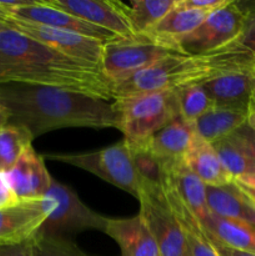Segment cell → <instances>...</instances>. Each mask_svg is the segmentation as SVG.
Instances as JSON below:
<instances>
[{"mask_svg":"<svg viewBox=\"0 0 255 256\" xmlns=\"http://www.w3.org/2000/svg\"><path fill=\"white\" fill-rule=\"evenodd\" d=\"M0 102L9 110L10 124L38 138L66 128L119 129L120 112L114 100L100 99L56 88L0 84Z\"/></svg>","mask_w":255,"mask_h":256,"instance_id":"obj_1","label":"cell"},{"mask_svg":"<svg viewBox=\"0 0 255 256\" xmlns=\"http://www.w3.org/2000/svg\"><path fill=\"white\" fill-rule=\"evenodd\" d=\"M42 85L114 100L99 65L66 56L12 29L0 32V84Z\"/></svg>","mask_w":255,"mask_h":256,"instance_id":"obj_2","label":"cell"},{"mask_svg":"<svg viewBox=\"0 0 255 256\" xmlns=\"http://www.w3.org/2000/svg\"><path fill=\"white\" fill-rule=\"evenodd\" d=\"M255 56L239 42L205 55H172L112 86L114 100L202 85L230 72H252Z\"/></svg>","mask_w":255,"mask_h":256,"instance_id":"obj_3","label":"cell"},{"mask_svg":"<svg viewBox=\"0 0 255 256\" xmlns=\"http://www.w3.org/2000/svg\"><path fill=\"white\" fill-rule=\"evenodd\" d=\"M114 102L120 112L118 130L132 145L144 144L180 118L175 90L118 99Z\"/></svg>","mask_w":255,"mask_h":256,"instance_id":"obj_4","label":"cell"},{"mask_svg":"<svg viewBox=\"0 0 255 256\" xmlns=\"http://www.w3.org/2000/svg\"><path fill=\"white\" fill-rule=\"evenodd\" d=\"M44 159L85 170L104 182L139 198L144 180L138 172L132 146L126 140L105 149L82 154H49Z\"/></svg>","mask_w":255,"mask_h":256,"instance_id":"obj_5","label":"cell"},{"mask_svg":"<svg viewBox=\"0 0 255 256\" xmlns=\"http://www.w3.org/2000/svg\"><path fill=\"white\" fill-rule=\"evenodd\" d=\"M179 54L182 52L159 44L144 35L118 38L104 44L102 70L114 86L142 70L149 69L165 58Z\"/></svg>","mask_w":255,"mask_h":256,"instance_id":"obj_6","label":"cell"},{"mask_svg":"<svg viewBox=\"0 0 255 256\" xmlns=\"http://www.w3.org/2000/svg\"><path fill=\"white\" fill-rule=\"evenodd\" d=\"M248 10L234 0L222 9L208 14L192 32L175 42L174 48L184 55H205L219 52L236 42L246 25Z\"/></svg>","mask_w":255,"mask_h":256,"instance_id":"obj_7","label":"cell"},{"mask_svg":"<svg viewBox=\"0 0 255 256\" xmlns=\"http://www.w3.org/2000/svg\"><path fill=\"white\" fill-rule=\"evenodd\" d=\"M44 199L52 205L49 218L42 225L40 235L60 236L96 230L105 232L109 218L90 209L69 186L52 179V186Z\"/></svg>","mask_w":255,"mask_h":256,"instance_id":"obj_8","label":"cell"},{"mask_svg":"<svg viewBox=\"0 0 255 256\" xmlns=\"http://www.w3.org/2000/svg\"><path fill=\"white\" fill-rule=\"evenodd\" d=\"M138 200L139 216L154 236L162 256H185L184 232L162 185L144 182Z\"/></svg>","mask_w":255,"mask_h":256,"instance_id":"obj_9","label":"cell"},{"mask_svg":"<svg viewBox=\"0 0 255 256\" xmlns=\"http://www.w3.org/2000/svg\"><path fill=\"white\" fill-rule=\"evenodd\" d=\"M8 26L66 55V56L99 65L102 68L104 42H99V40L75 34V32L32 24V22H24V20L15 19V18H12L9 20Z\"/></svg>","mask_w":255,"mask_h":256,"instance_id":"obj_10","label":"cell"},{"mask_svg":"<svg viewBox=\"0 0 255 256\" xmlns=\"http://www.w3.org/2000/svg\"><path fill=\"white\" fill-rule=\"evenodd\" d=\"M52 205L46 199L19 202L0 210V246L32 242L49 218Z\"/></svg>","mask_w":255,"mask_h":256,"instance_id":"obj_11","label":"cell"},{"mask_svg":"<svg viewBox=\"0 0 255 256\" xmlns=\"http://www.w3.org/2000/svg\"><path fill=\"white\" fill-rule=\"evenodd\" d=\"M162 192L185 208L200 222L210 210L206 200V185L189 169L184 162L162 165Z\"/></svg>","mask_w":255,"mask_h":256,"instance_id":"obj_12","label":"cell"},{"mask_svg":"<svg viewBox=\"0 0 255 256\" xmlns=\"http://www.w3.org/2000/svg\"><path fill=\"white\" fill-rule=\"evenodd\" d=\"M48 5L64 10L89 24L114 32L120 38L134 36L120 2L105 0H46Z\"/></svg>","mask_w":255,"mask_h":256,"instance_id":"obj_13","label":"cell"},{"mask_svg":"<svg viewBox=\"0 0 255 256\" xmlns=\"http://www.w3.org/2000/svg\"><path fill=\"white\" fill-rule=\"evenodd\" d=\"M12 18L24 20V22H32V24L42 25V26L52 28V29L84 35V36L99 40L104 44L120 38L115 35L114 32L89 24V22L69 14L64 10L50 6L42 0H38V2L34 0L28 6L16 10V12H12Z\"/></svg>","mask_w":255,"mask_h":256,"instance_id":"obj_14","label":"cell"},{"mask_svg":"<svg viewBox=\"0 0 255 256\" xmlns=\"http://www.w3.org/2000/svg\"><path fill=\"white\" fill-rule=\"evenodd\" d=\"M6 176L18 202L42 200L52 182L44 156L38 154L32 146L22 154L12 169L6 172Z\"/></svg>","mask_w":255,"mask_h":256,"instance_id":"obj_15","label":"cell"},{"mask_svg":"<svg viewBox=\"0 0 255 256\" xmlns=\"http://www.w3.org/2000/svg\"><path fill=\"white\" fill-rule=\"evenodd\" d=\"M254 72V70H252ZM252 72H230L202 84L215 106L250 112L254 102Z\"/></svg>","mask_w":255,"mask_h":256,"instance_id":"obj_16","label":"cell"},{"mask_svg":"<svg viewBox=\"0 0 255 256\" xmlns=\"http://www.w3.org/2000/svg\"><path fill=\"white\" fill-rule=\"evenodd\" d=\"M105 234L114 239L122 256H162L154 236L142 218L110 219Z\"/></svg>","mask_w":255,"mask_h":256,"instance_id":"obj_17","label":"cell"},{"mask_svg":"<svg viewBox=\"0 0 255 256\" xmlns=\"http://www.w3.org/2000/svg\"><path fill=\"white\" fill-rule=\"evenodd\" d=\"M194 125L176 119L158 132L145 145L148 150L160 162V165L184 162L195 138Z\"/></svg>","mask_w":255,"mask_h":256,"instance_id":"obj_18","label":"cell"},{"mask_svg":"<svg viewBox=\"0 0 255 256\" xmlns=\"http://www.w3.org/2000/svg\"><path fill=\"white\" fill-rule=\"evenodd\" d=\"M206 200L212 214L255 226V204L236 182L222 186H206Z\"/></svg>","mask_w":255,"mask_h":256,"instance_id":"obj_19","label":"cell"},{"mask_svg":"<svg viewBox=\"0 0 255 256\" xmlns=\"http://www.w3.org/2000/svg\"><path fill=\"white\" fill-rule=\"evenodd\" d=\"M206 16L208 12L182 6L176 0L174 9L165 15V18H162L152 30L145 32L144 36L175 49V42L194 32Z\"/></svg>","mask_w":255,"mask_h":256,"instance_id":"obj_20","label":"cell"},{"mask_svg":"<svg viewBox=\"0 0 255 256\" xmlns=\"http://www.w3.org/2000/svg\"><path fill=\"white\" fill-rule=\"evenodd\" d=\"M185 164L206 186H222L235 182L222 166L212 145L198 134L185 156Z\"/></svg>","mask_w":255,"mask_h":256,"instance_id":"obj_21","label":"cell"},{"mask_svg":"<svg viewBox=\"0 0 255 256\" xmlns=\"http://www.w3.org/2000/svg\"><path fill=\"white\" fill-rule=\"evenodd\" d=\"M249 112L232 108L212 106L194 122L195 132L205 142L214 144L229 138L248 122Z\"/></svg>","mask_w":255,"mask_h":256,"instance_id":"obj_22","label":"cell"},{"mask_svg":"<svg viewBox=\"0 0 255 256\" xmlns=\"http://www.w3.org/2000/svg\"><path fill=\"white\" fill-rule=\"evenodd\" d=\"M205 235L225 246L255 254V226L244 222L222 219L216 215H206L202 222Z\"/></svg>","mask_w":255,"mask_h":256,"instance_id":"obj_23","label":"cell"},{"mask_svg":"<svg viewBox=\"0 0 255 256\" xmlns=\"http://www.w3.org/2000/svg\"><path fill=\"white\" fill-rule=\"evenodd\" d=\"M176 5V0H135L130 5L122 2L134 35H144L152 30Z\"/></svg>","mask_w":255,"mask_h":256,"instance_id":"obj_24","label":"cell"},{"mask_svg":"<svg viewBox=\"0 0 255 256\" xmlns=\"http://www.w3.org/2000/svg\"><path fill=\"white\" fill-rule=\"evenodd\" d=\"M166 200L184 232L185 256H219L208 240L202 222L178 202L168 198Z\"/></svg>","mask_w":255,"mask_h":256,"instance_id":"obj_25","label":"cell"},{"mask_svg":"<svg viewBox=\"0 0 255 256\" xmlns=\"http://www.w3.org/2000/svg\"><path fill=\"white\" fill-rule=\"evenodd\" d=\"M34 138L25 128L9 124L0 129V172L12 169L25 152L32 146Z\"/></svg>","mask_w":255,"mask_h":256,"instance_id":"obj_26","label":"cell"},{"mask_svg":"<svg viewBox=\"0 0 255 256\" xmlns=\"http://www.w3.org/2000/svg\"><path fill=\"white\" fill-rule=\"evenodd\" d=\"M216 152L222 166L234 178V180L245 175L255 174V162L250 159L242 148L235 144L230 138L219 140L212 144Z\"/></svg>","mask_w":255,"mask_h":256,"instance_id":"obj_27","label":"cell"},{"mask_svg":"<svg viewBox=\"0 0 255 256\" xmlns=\"http://www.w3.org/2000/svg\"><path fill=\"white\" fill-rule=\"evenodd\" d=\"M175 92L179 104L180 118L189 124H194L199 118L215 106L202 85L185 86Z\"/></svg>","mask_w":255,"mask_h":256,"instance_id":"obj_28","label":"cell"},{"mask_svg":"<svg viewBox=\"0 0 255 256\" xmlns=\"http://www.w3.org/2000/svg\"><path fill=\"white\" fill-rule=\"evenodd\" d=\"M32 244L38 256H89L66 238L38 234Z\"/></svg>","mask_w":255,"mask_h":256,"instance_id":"obj_29","label":"cell"},{"mask_svg":"<svg viewBox=\"0 0 255 256\" xmlns=\"http://www.w3.org/2000/svg\"><path fill=\"white\" fill-rule=\"evenodd\" d=\"M230 139L239 145L242 152L248 155L252 160L255 162V132L246 124L238 129L232 135H230Z\"/></svg>","mask_w":255,"mask_h":256,"instance_id":"obj_30","label":"cell"},{"mask_svg":"<svg viewBox=\"0 0 255 256\" xmlns=\"http://www.w3.org/2000/svg\"><path fill=\"white\" fill-rule=\"evenodd\" d=\"M230 0H178L179 5L210 14L229 4Z\"/></svg>","mask_w":255,"mask_h":256,"instance_id":"obj_31","label":"cell"},{"mask_svg":"<svg viewBox=\"0 0 255 256\" xmlns=\"http://www.w3.org/2000/svg\"><path fill=\"white\" fill-rule=\"evenodd\" d=\"M238 42L255 56V10H248L246 25Z\"/></svg>","mask_w":255,"mask_h":256,"instance_id":"obj_32","label":"cell"},{"mask_svg":"<svg viewBox=\"0 0 255 256\" xmlns=\"http://www.w3.org/2000/svg\"><path fill=\"white\" fill-rule=\"evenodd\" d=\"M18 199L12 192L8 180L6 172H0V210L18 204Z\"/></svg>","mask_w":255,"mask_h":256,"instance_id":"obj_33","label":"cell"},{"mask_svg":"<svg viewBox=\"0 0 255 256\" xmlns=\"http://www.w3.org/2000/svg\"><path fill=\"white\" fill-rule=\"evenodd\" d=\"M0 256H38L32 242L19 245H2L0 246Z\"/></svg>","mask_w":255,"mask_h":256,"instance_id":"obj_34","label":"cell"},{"mask_svg":"<svg viewBox=\"0 0 255 256\" xmlns=\"http://www.w3.org/2000/svg\"><path fill=\"white\" fill-rule=\"evenodd\" d=\"M208 240H209L210 244L212 245V248H214L215 252H218V255L219 256H255V254H252V252H242V250H236V249H232V248L225 246V245L220 244V242H218L216 240L210 239V238H208Z\"/></svg>","mask_w":255,"mask_h":256,"instance_id":"obj_35","label":"cell"},{"mask_svg":"<svg viewBox=\"0 0 255 256\" xmlns=\"http://www.w3.org/2000/svg\"><path fill=\"white\" fill-rule=\"evenodd\" d=\"M10 124V112L4 105L0 102V129Z\"/></svg>","mask_w":255,"mask_h":256,"instance_id":"obj_36","label":"cell"},{"mask_svg":"<svg viewBox=\"0 0 255 256\" xmlns=\"http://www.w3.org/2000/svg\"><path fill=\"white\" fill-rule=\"evenodd\" d=\"M235 182H239V184L242 185H245V186L255 188V174L245 175V176H242L239 178V179H236Z\"/></svg>","mask_w":255,"mask_h":256,"instance_id":"obj_37","label":"cell"},{"mask_svg":"<svg viewBox=\"0 0 255 256\" xmlns=\"http://www.w3.org/2000/svg\"><path fill=\"white\" fill-rule=\"evenodd\" d=\"M238 185H239L240 188H242V192H245V194L248 195V196L250 198V200H252V202L255 204V188H252V186H245V185H242L239 184V182H236Z\"/></svg>","mask_w":255,"mask_h":256,"instance_id":"obj_38","label":"cell"},{"mask_svg":"<svg viewBox=\"0 0 255 256\" xmlns=\"http://www.w3.org/2000/svg\"><path fill=\"white\" fill-rule=\"evenodd\" d=\"M246 125L249 128H252V129L255 132V106H252V108H250L249 115H248Z\"/></svg>","mask_w":255,"mask_h":256,"instance_id":"obj_39","label":"cell"},{"mask_svg":"<svg viewBox=\"0 0 255 256\" xmlns=\"http://www.w3.org/2000/svg\"><path fill=\"white\" fill-rule=\"evenodd\" d=\"M10 19H12V15L8 14L5 10H2V8H0V22H4V24L8 25V22H9Z\"/></svg>","mask_w":255,"mask_h":256,"instance_id":"obj_40","label":"cell"},{"mask_svg":"<svg viewBox=\"0 0 255 256\" xmlns=\"http://www.w3.org/2000/svg\"><path fill=\"white\" fill-rule=\"evenodd\" d=\"M9 29V26H8L6 24H4V22H0V32H2V30H6Z\"/></svg>","mask_w":255,"mask_h":256,"instance_id":"obj_41","label":"cell"},{"mask_svg":"<svg viewBox=\"0 0 255 256\" xmlns=\"http://www.w3.org/2000/svg\"><path fill=\"white\" fill-rule=\"evenodd\" d=\"M252 76H254V82H255V68H254V72H252ZM254 102H255V88H254Z\"/></svg>","mask_w":255,"mask_h":256,"instance_id":"obj_42","label":"cell"},{"mask_svg":"<svg viewBox=\"0 0 255 256\" xmlns=\"http://www.w3.org/2000/svg\"><path fill=\"white\" fill-rule=\"evenodd\" d=\"M252 106H255V102H252Z\"/></svg>","mask_w":255,"mask_h":256,"instance_id":"obj_43","label":"cell"}]
</instances>
